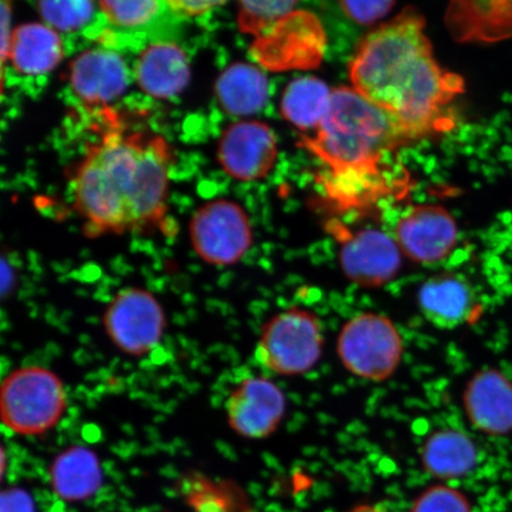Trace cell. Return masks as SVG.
<instances>
[{
	"label": "cell",
	"instance_id": "obj_1",
	"mask_svg": "<svg viewBox=\"0 0 512 512\" xmlns=\"http://www.w3.org/2000/svg\"><path fill=\"white\" fill-rule=\"evenodd\" d=\"M356 91L392 114L413 139L444 130L446 107L464 92L462 76L440 66L425 19L405 10L371 32L350 66Z\"/></svg>",
	"mask_w": 512,
	"mask_h": 512
},
{
	"label": "cell",
	"instance_id": "obj_2",
	"mask_svg": "<svg viewBox=\"0 0 512 512\" xmlns=\"http://www.w3.org/2000/svg\"><path fill=\"white\" fill-rule=\"evenodd\" d=\"M411 140L392 114L355 88L338 87L316 136L299 143L326 166L320 179L326 197L338 208L360 209L396 189L384 162Z\"/></svg>",
	"mask_w": 512,
	"mask_h": 512
},
{
	"label": "cell",
	"instance_id": "obj_3",
	"mask_svg": "<svg viewBox=\"0 0 512 512\" xmlns=\"http://www.w3.org/2000/svg\"><path fill=\"white\" fill-rule=\"evenodd\" d=\"M170 168L164 138L108 132L76 171L75 209L100 233L147 226L165 214Z\"/></svg>",
	"mask_w": 512,
	"mask_h": 512
},
{
	"label": "cell",
	"instance_id": "obj_4",
	"mask_svg": "<svg viewBox=\"0 0 512 512\" xmlns=\"http://www.w3.org/2000/svg\"><path fill=\"white\" fill-rule=\"evenodd\" d=\"M68 408L66 386L53 370L41 366L17 368L0 388V415L6 430L36 437L60 424Z\"/></svg>",
	"mask_w": 512,
	"mask_h": 512
},
{
	"label": "cell",
	"instance_id": "obj_5",
	"mask_svg": "<svg viewBox=\"0 0 512 512\" xmlns=\"http://www.w3.org/2000/svg\"><path fill=\"white\" fill-rule=\"evenodd\" d=\"M324 343L323 325L315 313L291 307L264 326L254 360L272 375H303L317 366Z\"/></svg>",
	"mask_w": 512,
	"mask_h": 512
},
{
	"label": "cell",
	"instance_id": "obj_6",
	"mask_svg": "<svg viewBox=\"0 0 512 512\" xmlns=\"http://www.w3.org/2000/svg\"><path fill=\"white\" fill-rule=\"evenodd\" d=\"M403 339L392 319L377 312H363L343 325L337 338V355L350 374L383 382L400 367Z\"/></svg>",
	"mask_w": 512,
	"mask_h": 512
},
{
	"label": "cell",
	"instance_id": "obj_7",
	"mask_svg": "<svg viewBox=\"0 0 512 512\" xmlns=\"http://www.w3.org/2000/svg\"><path fill=\"white\" fill-rule=\"evenodd\" d=\"M325 49L326 35L320 19L310 11L293 10L256 37L252 54L271 72H287L318 68Z\"/></svg>",
	"mask_w": 512,
	"mask_h": 512
},
{
	"label": "cell",
	"instance_id": "obj_8",
	"mask_svg": "<svg viewBox=\"0 0 512 512\" xmlns=\"http://www.w3.org/2000/svg\"><path fill=\"white\" fill-rule=\"evenodd\" d=\"M102 323L115 347L124 354L140 357L150 354L162 341L166 317L151 292L130 286L115 294Z\"/></svg>",
	"mask_w": 512,
	"mask_h": 512
},
{
	"label": "cell",
	"instance_id": "obj_9",
	"mask_svg": "<svg viewBox=\"0 0 512 512\" xmlns=\"http://www.w3.org/2000/svg\"><path fill=\"white\" fill-rule=\"evenodd\" d=\"M190 240L195 252L213 266H232L252 246L251 223L238 204L217 200L198 209L190 223Z\"/></svg>",
	"mask_w": 512,
	"mask_h": 512
},
{
	"label": "cell",
	"instance_id": "obj_10",
	"mask_svg": "<svg viewBox=\"0 0 512 512\" xmlns=\"http://www.w3.org/2000/svg\"><path fill=\"white\" fill-rule=\"evenodd\" d=\"M286 409L283 390L262 376L243 380L226 402L229 427L240 437L251 440L271 437L283 422Z\"/></svg>",
	"mask_w": 512,
	"mask_h": 512
},
{
	"label": "cell",
	"instance_id": "obj_11",
	"mask_svg": "<svg viewBox=\"0 0 512 512\" xmlns=\"http://www.w3.org/2000/svg\"><path fill=\"white\" fill-rule=\"evenodd\" d=\"M402 255L398 242L389 235L381 230L364 229L344 236L339 262L352 284L380 288L398 275Z\"/></svg>",
	"mask_w": 512,
	"mask_h": 512
},
{
	"label": "cell",
	"instance_id": "obj_12",
	"mask_svg": "<svg viewBox=\"0 0 512 512\" xmlns=\"http://www.w3.org/2000/svg\"><path fill=\"white\" fill-rule=\"evenodd\" d=\"M277 155L274 132L259 121H241L229 126L219 144L222 168L243 182L258 181L270 174Z\"/></svg>",
	"mask_w": 512,
	"mask_h": 512
},
{
	"label": "cell",
	"instance_id": "obj_13",
	"mask_svg": "<svg viewBox=\"0 0 512 512\" xmlns=\"http://www.w3.org/2000/svg\"><path fill=\"white\" fill-rule=\"evenodd\" d=\"M458 228L440 206H418L407 211L396 227V242L402 254L419 264L444 260L456 247Z\"/></svg>",
	"mask_w": 512,
	"mask_h": 512
},
{
	"label": "cell",
	"instance_id": "obj_14",
	"mask_svg": "<svg viewBox=\"0 0 512 512\" xmlns=\"http://www.w3.org/2000/svg\"><path fill=\"white\" fill-rule=\"evenodd\" d=\"M421 315L434 328L454 330L476 316V292L463 275L440 273L428 278L418 291Z\"/></svg>",
	"mask_w": 512,
	"mask_h": 512
},
{
	"label": "cell",
	"instance_id": "obj_15",
	"mask_svg": "<svg viewBox=\"0 0 512 512\" xmlns=\"http://www.w3.org/2000/svg\"><path fill=\"white\" fill-rule=\"evenodd\" d=\"M463 402L467 419L478 431L488 435L512 431V382L501 371L484 369L473 375Z\"/></svg>",
	"mask_w": 512,
	"mask_h": 512
},
{
	"label": "cell",
	"instance_id": "obj_16",
	"mask_svg": "<svg viewBox=\"0 0 512 512\" xmlns=\"http://www.w3.org/2000/svg\"><path fill=\"white\" fill-rule=\"evenodd\" d=\"M70 85L86 105H106L125 92L128 85L126 63L115 51L87 50L70 66Z\"/></svg>",
	"mask_w": 512,
	"mask_h": 512
},
{
	"label": "cell",
	"instance_id": "obj_17",
	"mask_svg": "<svg viewBox=\"0 0 512 512\" xmlns=\"http://www.w3.org/2000/svg\"><path fill=\"white\" fill-rule=\"evenodd\" d=\"M446 27L457 42H497L512 37V2H453Z\"/></svg>",
	"mask_w": 512,
	"mask_h": 512
},
{
	"label": "cell",
	"instance_id": "obj_18",
	"mask_svg": "<svg viewBox=\"0 0 512 512\" xmlns=\"http://www.w3.org/2000/svg\"><path fill=\"white\" fill-rule=\"evenodd\" d=\"M136 80L143 92L157 99L182 93L190 80L187 54L177 44L159 42L143 50L136 66Z\"/></svg>",
	"mask_w": 512,
	"mask_h": 512
},
{
	"label": "cell",
	"instance_id": "obj_19",
	"mask_svg": "<svg viewBox=\"0 0 512 512\" xmlns=\"http://www.w3.org/2000/svg\"><path fill=\"white\" fill-rule=\"evenodd\" d=\"M49 482L56 496L63 501H87L102 485L98 456L85 446L74 445L66 448L51 463Z\"/></svg>",
	"mask_w": 512,
	"mask_h": 512
},
{
	"label": "cell",
	"instance_id": "obj_20",
	"mask_svg": "<svg viewBox=\"0 0 512 512\" xmlns=\"http://www.w3.org/2000/svg\"><path fill=\"white\" fill-rule=\"evenodd\" d=\"M478 451L469 435L454 428L433 432L422 445L421 463L428 475L456 479L475 469Z\"/></svg>",
	"mask_w": 512,
	"mask_h": 512
},
{
	"label": "cell",
	"instance_id": "obj_21",
	"mask_svg": "<svg viewBox=\"0 0 512 512\" xmlns=\"http://www.w3.org/2000/svg\"><path fill=\"white\" fill-rule=\"evenodd\" d=\"M62 57L61 38L49 25L29 23L12 32L9 59L19 73L46 74L61 62Z\"/></svg>",
	"mask_w": 512,
	"mask_h": 512
},
{
	"label": "cell",
	"instance_id": "obj_22",
	"mask_svg": "<svg viewBox=\"0 0 512 512\" xmlns=\"http://www.w3.org/2000/svg\"><path fill=\"white\" fill-rule=\"evenodd\" d=\"M216 95L223 110L232 115L259 112L268 100V81L258 67L236 63L220 76Z\"/></svg>",
	"mask_w": 512,
	"mask_h": 512
},
{
	"label": "cell",
	"instance_id": "obj_23",
	"mask_svg": "<svg viewBox=\"0 0 512 512\" xmlns=\"http://www.w3.org/2000/svg\"><path fill=\"white\" fill-rule=\"evenodd\" d=\"M331 99L332 92L325 82L306 76L286 87L281 99V113L302 130L318 128L329 112Z\"/></svg>",
	"mask_w": 512,
	"mask_h": 512
},
{
	"label": "cell",
	"instance_id": "obj_24",
	"mask_svg": "<svg viewBox=\"0 0 512 512\" xmlns=\"http://www.w3.org/2000/svg\"><path fill=\"white\" fill-rule=\"evenodd\" d=\"M100 10L115 29L136 32L150 29L158 19L172 14L168 2L132 0V2H100Z\"/></svg>",
	"mask_w": 512,
	"mask_h": 512
},
{
	"label": "cell",
	"instance_id": "obj_25",
	"mask_svg": "<svg viewBox=\"0 0 512 512\" xmlns=\"http://www.w3.org/2000/svg\"><path fill=\"white\" fill-rule=\"evenodd\" d=\"M38 12L50 28L56 31L72 32L91 21L95 4L89 0H66V2H40Z\"/></svg>",
	"mask_w": 512,
	"mask_h": 512
},
{
	"label": "cell",
	"instance_id": "obj_26",
	"mask_svg": "<svg viewBox=\"0 0 512 512\" xmlns=\"http://www.w3.org/2000/svg\"><path fill=\"white\" fill-rule=\"evenodd\" d=\"M296 2H241L238 24L241 31L256 37L264 35L281 18L296 8Z\"/></svg>",
	"mask_w": 512,
	"mask_h": 512
},
{
	"label": "cell",
	"instance_id": "obj_27",
	"mask_svg": "<svg viewBox=\"0 0 512 512\" xmlns=\"http://www.w3.org/2000/svg\"><path fill=\"white\" fill-rule=\"evenodd\" d=\"M411 512H471V505L462 491L433 485L415 499Z\"/></svg>",
	"mask_w": 512,
	"mask_h": 512
},
{
	"label": "cell",
	"instance_id": "obj_28",
	"mask_svg": "<svg viewBox=\"0 0 512 512\" xmlns=\"http://www.w3.org/2000/svg\"><path fill=\"white\" fill-rule=\"evenodd\" d=\"M342 9L354 21L371 24L383 18L395 6V2H342Z\"/></svg>",
	"mask_w": 512,
	"mask_h": 512
},
{
	"label": "cell",
	"instance_id": "obj_29",
	"mask_svg": "<svg viewBox=\"0 0 512 512\" xmlns=\"http://www.w3.org/2000/svg\"><path fill=\"white\" fill-rule=\"evenodd\" d=\"M169 8L176 18H192L201 17L209 14L219 6L223 5V2H196V0H171L168 2Z\"/></svg>",
	"mask_w": 512,
	"mask_h": 512
},
{
	"label": "cell",
	"instance_id": "obj_30",
	"mask_svg": "<svg viewBox=\"0 0 512 512\" xmlns=\"http://www.w3.org/2000/svg\"><path fill=\"white\" fill-rule=\"evenodd\" d=\"M2 512H34V503L27 492L11 489L3 492Z\"/></svg>",
	"mask_w": 512,
	"mask_h": 512
},
{
	"label": "cell",
	"instance_id": "obj_31",
	"mask_svg": "<svg viewBox=\"0 0 512 512\" xmlns=\"http://www.w3.org/2000/svg\"><path fill=\"white\" fill-rule=\"evenodd\" d=\"M10 15L11 11L9 9V4L3 2L2 3V57L3 61L6 59V57H9V51H10V44L12 40V34L9 29L10 24Z\"/></svg>",
	"mask_w": 512,
	"mask_h": 512
}]
</instances>
